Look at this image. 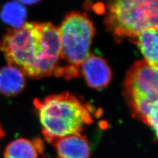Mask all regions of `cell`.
Masks as SVG:
<instances>
[{
  "label": "cell",
  "instance_id": "obj_1",
  "mask_svg": "<svg viewBox=\"0 0 158 158\" xmlns=\"http://www.w3.org/2000/svg\"><path fill=\"white\" fill-rule=\"evenodd\" d=\"M0 51L9 65L38 78L55 75L61 62L58 28L51 23H25L0 40Z\"/></svg>",
  "mask_w": 158,
  "mask_h": 158
},
{
  "label": "cell",
  "instance_id": "obj_2",
  "mask_svg": "<svg viewBox=\"0 0 158 158\" xmlns=\"http://www.w3.org/2000/svg\"><path fill=\"white\" fill-rule=\"evenodd\" d=\"M34 103L42 134L49 143L59 138L81 134L84 127L93 122L92 107L69 92L36 99Z\"/></svg>",
  "mask_w": 158,
  "mask_h": 158
},
{
  "label": "cell",
  "instance_id": "obj_3",
  "mask_svg": "<svg viewBox=\"0 0 158 158\" xmlns=\"http://www.w3.org/2000/svg\"><path fill=\"white\" fill-rule=\"evenodd\" d=\"M58 31L60 58L66 64L58 68L56 76L67 79L77 77L82 62L90 55L94 26L86 13L74 11L65 17Z\"/></svg>",
  "mask_w": 158,
  "mask_h": 158
},
{
  "label": "cell",
  "instance_id": "obj_4",
  "mask_svg": "<svg viewBox=\"0 0 158 158\" xmlns=\"http://www.w3.org/2000/svg\"><path fill=\"white\" fill-rule=\"evenodd\" d=\"M158 73L145 60L133 64L127 73L124 95L132 115L152 127L157 135Z\"/></svg>",
  "mask_w": 158,
  "mask_h": 158
},
{
  "label": "cell",
  "instance_id": "obj_5",
  "mask_svg": "<svg viewBox=\"0 0 158 158\" xmlns=\"http://www.w3.org/2000/svg\"><path fill=\"white\" fill-rule=\"evenodd\" d=\"M156 0H118L107 6L106 27L117 41L133 38L144 30L157 28Z\"/></svg>",
  "mask_w": 158,
  "mask_h": 158
},
{
  "label": "cell",
  "instance_id": "obj_6",
  "mask_svg": "<svg viewBox=\"0 0 158 158\" xmlns=\"http://www.w3.org/2000/svg\"><path fill=\"white\" fill-rule=\"evenodd\" d=\"M80 71L87 85L96 90L107 87L112 78L111 69L105 59L91 53L82 62Z\"/></svg>",
  "mask_w": 158,
  "mask_h": 158
},
{
  "label": "cell",
  "instance_id": "obj_7",
  "mask_svg": "<svg viewBox=\"0 0 158 158\" xmlns=\"http://www.w3.org/2000/svg\"><path fill=\"white\" fill-rule=\"evenodd\" d=\"M60 158H90V148L86 138L75 134L57 138L51 142Z\"/></svg>",
  "mask_w": 158,
  "mask_h": 158
},
{
  "label": "cell",
  "instance_id": "obj_8",
  "mask_svg": "<svg viewBox=\"0 0 158 158\" xmlns=\"http://www.w3.org/2000/svg\"><path fill=\"white\" fill-rule=\"evenodd\" d=\"M157 28L144 30L136 36L130 38L140 49L145 60L153 67L158 69L157 61Z\"/></svg>",
  "mask_w": 158,
  "mask_h": 158
},
{
  "label": "cell",
  "instance_id": "obj_9",
  "mask_svg": "<svg viewBox=\"0 0 158 158\" xmlns=\"http://www.w3.org/2000/svg\"><path fill=\"white\" fill-rule=\"evenodd\" d=\"M25 77L19 69L7 65L0 69V94L6 96L19 94L25 86Z\"/></svg>",
  "mask_w": 158,
  "mask_h": 158
},
{
  "label": "cell",
  "instance_id": "obj_10",
  "mask_svg": "<svg viewBox=\"0 0 158 158\" xmlns=\"http://www.w3.org/2000/svg\"><path fill=\"white\" fill-rule=\"evenodd\" d=\"M43 152L42 142L40 139L30 140L20 138L11 142L5 149L4 158H38Z\"/></svg>",
  "mask_w": 158,
  "mask_h": 158
},
{
  "label": "cell",
  "instance_id": "obj_11",
  "mask_svg": "<svg viewBox=\"0 0 158 158\" xmlns=\"http://www.w3.org/2000/svg\"><path fill=\"white\" fill-rule=\"evenodd\" d=\"M0 15L5 23L13 28H19L25 23L27 10L21 2H11L4 5Z\"/></svg>",
  "mask_w": 158,
  "mask_h": 158
},
{
  "label": "cell",
  "instance_id": "obj_12",
  "mask_svg": "<svg viewBox=\"0 0 158 158\" xmlns=\"http://www.w3.org/2000/svg\"><path fill=\"white\" fill-rule=\"evenodd\" d=\"M21 3L23 6H31V5L38 3V1H23L21 2Z\"/></svg>",
  "mask_w": 158,
  "mask_h": 158
},
{
  "label": "cell",
  "instance_id": "obj_13",
  "mask_svg": "<svg viewBox=\"0 0 158 158\" xmlns=\"http://www.w3.org/2000/svg\"><path fill=\"white\" fill-rule=\"evenodd\" d=\"M4 136H5V132L3 130V128L1 126V125H0V140H1Z\"/></svg>",
  "mask_w": 158,
  "mask_h": 158
}]
</instances>
